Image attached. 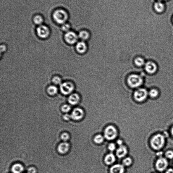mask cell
Instances as JSON below:
<instances>
[{
  "label": "cell",
  "instance_id": "e0dca14e",
  "mask_svg": "<svg viewBox=\"0 0 173 173\" xmlns=\"http://www.w3.org/2000/svg\"><path fill=\"white\" fill-rule=\"evenodd\" d=\"M78 37L83 41H87L89 39L90 35L88 31L83 30L79 32Z\"/></svg>",
  "mask_w": 173,
  "mask_h": 173
},
{
  "label": "cell",
  "instance_id": "603a6c76",
  "mask_svg": "<svg viewBox=\"0 0 173 173\" xmlns=\"http://www.w3.org/2000/svg\"><path fill=\"white\" fill-rule=\"evenodd\" d=\"M47 92L50 95L54 96L57 93L58 89L55 86H50L47 89Z\"/></svg>",
  "mask_w": 173,
  "mask_h": 173
},
{
  "label": "cell",
  "instance_id": "e575fe53",
  "mask_svg": "<svg viewBox=\"0 0 173 173\" xmlns=\"http://www.w3.org/2000/svg\"><path fill=\"white\" fill-rule=\"evenodd\" d=\"M165 173H173V169L169 168L165 171Z\"/></svg>",
  "mask_w": 173,
  "mask_h": 173
},
{
  "label": "cell",
  "instance_id": "4316f807",
  "mask_svg": "<svg viewBox=\"0 0 173 173\" xmlns=\"http://www.w3.org/2000/svg\"><path fill=\"white\" fill-rule=\"evenodd\" d=\"M165 158L167 159L172 160L173 159V151H168L165 153Z\"/></svg>",
  "mask_w": 173,
  "mask_h": 173
},
{
  "label": "cell",
  "instance_id": "6da1fadb",
  "mask_svg": "<svg viewBox=\"0 0 173 173\" xmlns=\"http://www.w3.org/2000/svg\"><path fill=\"white\" fill-rule=\"evenodd\" d=\"M165 138L164 135L158 134L152 137L151 140V148L156 151L160 150L164 146L165 143Z\"/></svg>",
  "mask_w": 173,
  "mask_h": 173
},
{
  "label": "cell",
  "instance_id": "9a60e30c",
  "mask_svg": "<svg viewBox=\"0 0 173 173\" xmlns=\"http://www.w3.org/2000/svg\"><path fill=\"white\" fill-rule=\"evenodd\" d=\"M125 172L124 166L120 164L114 165L110 169V173H124Z\"/></svg>",
  "mask_w": 173,
  "mask_h": 173
},
{
  "label": "cell",
  "instance_id": "d590c367",
  "mask_svg": "<svg viewBox=\"0 0 173 173\" xmlns=\"http://www.w3.org/2000/svg\"><path fill=\"white\" fill-rule=\"evenodd\" d=\"M117 143L118 144V145H119V146L123 145V141L122 140H118L117 141Z\"/></svg>",
  "mask_w": 173,
  "mask_h": 173
},
{
  "label": "cell",
  "instance_id": "30bf717a",
  "mask_svg": "<svg viewBox=\"0 0 173 173\" xmlns=\"http://www.w3.org/2000/svg\"><path fill=\"white\" fill-rule=\"evenodd\" d=\"M84 113L82 109L77 108L74 109L71 115V118L75 120H79L83 117Z\"/></svg>",
  "mask_w": 173,
  "mask_h": 173
},
{
  "label": "cell",
  "instance_id": "7a4b0ae2",
  "mask_svg": "<svg viewBox=\"0 0 173 173\" xmlns=\"http://www.w3.org/2000/svg\"><path fill=\"white\" fill-rule=\"evenodd\" d=\"M143 80L140 75L137 73H132L127 78V83L131 88L135 89L143 84Z\"/></svg>",
  "mask_w": 173,
  "mask_h": 173
},
{
  "label": "cell",
  "instance_id": "484cf974",
  "mask_svg": "<svg viewBox=\"0 0 173 173\" xmlns=\"http://www.w3.org/2000/svg\"><path fill=\"white\" fill-rule=\"evenodd\" d=\"M132 159L128 157L124 159L123 160V164L124 166H128L131 165L132 164Z\"/></svg>",
  "mask_w": 173,
  "mask_h": 173
},
{
  "label": "cell",
  "instance_id": "8992f818",
  "mask_svg": "<svg viewBox=\"0 0 173 173\" xmlns=\"http://www.w3.org/2000/svg\"><path fill=\"white\" fill-rule=\"evenodd\" d=\"M169 162L166 158L160 157L156 161L155 167L156 169L160 172L165 171L167 169Z\"/></svg>",
  "mask_w": 173,
  "mask_h": 173
},
{
  "label": "cell",
  "instance_id": "7402d4cb",
  "mask_svg": "<svg viewBox=\"0 0 173 173\" xmlns=\"http://www.w3.org/2000/svg\"><path fill=\"white\" fill-rule=\"evenodd\" d=\"M104 137L101 134H98L94 137L93 140L94 143L97 144H101L103 143L104 140Z\"/></svg>",
  "mask_w": 173,
  "mask_h": 173
},
{
  "label": "cell",
  "instance_id": "74e56055",
  "mask_svg": "<svg viewBox=\"0 0 173 173\" xmlns=\"http://www.w3.org/2000/svg\"></svg>",
  "mask_w": 173,
  "mask_h": 173
},
{
  "label": "cell",
  "instance_id": "ba28073f",
  "mask_svg": "<svg viewBox=\"0 0 173 173\" xmlns=\"http://www.w3.org/2000/svg\"><path fill=\"white\" fill-rule=\"evenodd\" d=\"M37 34L42 38H46L50 34V30L47 26L44 25H40L37 29Z\"/></svg>",
  "mask_w": 173,
  "mask_h": 173
},
{
  "label": "cell",
  "instance_id": "cb8c5ba5",
  "mask_svg": "<svg viewBox=\"0 0 173 173\" xmlns=\"http://www.w3.org/2000/svg\"><path fill=\"white\" fill-rule=\"evenodd\" d=\"M34 23L35 24L41 25L43 22V18L42 17L39 15H37L35 16L33 19Z\"/></svg>",
  "mask_w": 173,
  "mask_h": 173
},
{
  "label": "cell",
  "instance_id": "4fadbf2b",
  "mask_svg": "<svg viewBox=\"0 0 173 173\" xmlns=\"http://www.w3.org/2000/svg\"><path fill=\"white\" fill-rule=\"evenodd\" d=\"M81 98L79 94L77 93H73L71 94L69 97L68 101L71 105H75L80 102Z\"/></svg>",
  "mask_w": 173,
  "mask_h": 173
},
{
  "label": "cell",
  "instance_id": "2e32d148",
  "mask_svg": "<svg viewBox=\"0 0 173 173\" xmlns=\"http://www.w3.org/2000/svg\"><path fill=\"white\" fill-rule=\"evenodd\" d=\"M127 153V148L126 146L122 145L119 146L116 151V155L119 158H122L126 156Z\"/></svg>",
  "mask_w": 173,
  "mask_h": 173
},
{
  "label": "cell",
  "instance_id": "f1b7e54d",
  "mask_svg": "<svg viewBox=\"0 0 173 173\" xmlns=\"http://www.w3.org/2000/svg\"><path fill=\"white\" fill-rule=\"evenodd\" d=\"M70 28V25L67 23L64 24L62 25V30L67 32L69 31Z\"/></svg>",
  "mask_w": 173,
  "mask_h": 173
},
{
  "label": "cell",
  "instance_id": "ac0fdd59",
  "mask_svg": "<svg viewBox=\"0 0 173 173\" xmlns=\"http://www.w3.org/2000/svg\"><path fill=\"white\" fill-rule=\"evenodd\" d=\"M116 158L115 156L112 153H110L106 156L105 158V162L106 165H110L115 162Z\"/></svg>",
  "mask_w": 173,
  "mask_h": 173
},
{
  "label": "cell",
  "instance_id": "5bb4252c",
  "mask_svg": "<svg viewBox=\"0 0 173 173\" xmlns=\"http://www.w3.org/2000/svg\"><path fill=\"white\" fill-rule=\"evenodd\" d=\"M69 148V144L66 142H64L59 144L58 146V150L60 153L65 154L68 152Z\"/></svg>",
  "mask_w": 173,
  "mask_h": 173
},
{
  "label": "cell",
  "instance_id": "8d00e7d4",
  "mask_svg": "<svg viewBox=\"0 0 173 173\" xmlns=\"http://www.w3.org/2000/svg\"><path fill=\"white\" fill-rule=\"evenodd\" d=\"M159 1H166V0H159Z\"/></svg>",
  "mask_w": 173,
  "mask_h": 173
},
{
  "label": "cell",
  "instance_id": "f546056e",
  "mask_svg": "<svg viewBox=\"0 0 173 173\" xmlns=\"http://www.w3.org/2000/svg\"><path fill=\"white\" fill-rule=\"evenodd\" d=\"M53 83L55 84L59 85L61 84V80L60 77H54L52 80Z\"/></svg>",
  "mask_w": 173,
  "mask_h": 173
},
{
  "label": "cell",
  "instance_id": "7c38bea8",
  "mask_svg": "<svg viewBox=\"0 0 173 173\" xmlns=\"http://www.w3.org/2000/svg\"><path fill=\"white\" fill-rule=\"evenodd\" d=\"M75 49L78 53L84 54L87 51V44L83 41L78 42L76 45Z\"/></svg>",
  "mask_w": 173,
  "mask_h": 173
},
{
  "label": "cell",
  "instance_id": "ffe728a7",
  "mask_svg": "<svg viewBox=\"0 0 173 173\" xmlns=\"http://www.w3.org/2000/svg\"><path fill=\"white\" fill-rule=\"evenodd\" d=\"M134 63L137 67H140L145 65L144 59L140 56H137L134 59Z\"/></svg>",
  "mask_w": 173,
  "mask_h": 173
},
{
  "label": "cell",
  "instance_id": "8fae6325",
  "mask_svg": "<svg viewBox=\"0 0 173 173\" xmlns=\"http://www.w3.org/2000/svg\"><path fill=\"white\" fill-rule=\"evenodd\" d=\"M144 67L146 72L149 74H153L157 70V66L153 62L148 61L145 64Z\"/></svg>",
  "mask_w": 173,
  "mask_h": 173
},
{
  "label": "cell",
  "instance_id": "3957f363",
  "mask_svg": "<svg viewBox=\"0 0 173 173\" xmlns=\"http://www.w3.org/2000/svg\"><path fill=\"white\" fill-rule=\"evenodd\" d=\"M54 21L59 24L63 25L67 21L68 18L67 12L63 9H58L54 11L53 14Z\"/></svg>",
  "mask_w": 173,
  "mask_h": 173
},
{
  "label": "cell",
  "instance_id": "52a82bcc",
  "mask_svg": "<svg viewBox=\"0 0 173 173\" xmlns=\"http://www.w3.org/2000/svg\"><path fill=\"white\" fill-rule=\"evenodd\" d=\"M75 88L74 85L69 82L64 83L60 86L61 91L64 95H68L72 93Z\"/></svg>",
  "mask_w": 173,
  "mask_h": 173
},
{
  "label": "cell",
  "instance_id": "9c48e42d",
  "mask_svg": "<svg viewBox=\"0 0 173 173\" xmlns=\"http://www.w3.org/2000/svg\"><path fill=\"white\" fill-rule=\"evenodd\" d=\"M78 36L74 32L69 31L66 33L65 35V39L68 43L73 44L77 41Z\"/></svg>",
  "mask_w": 173,
  "mask_h": 173
},
{
  "label": "cell",
  "instance_id": "1f68e13d",
  "mask_svg": "<svg viewBox=\"0 0 173 173\" xmlns=\"http://www.w3.org/2000/svg\"><path fill=\"white\" fill-rule=\"evenodd\" d=\"M116 146L114 143H111L109 144L108 146L109 150L111 151H114L116 149Z\"/></svg>",
  "mask_w": 173,
  "mask_h": 173
},
{
  "label": "cell",
  "instance_id": "d4e9b609",
  "mask_svg": "<svg viewBox=\"0 0 173 173\" xmlns=\"http://www.w3.org/2000/svg\"><path fill=\"white\" fill-rule=\"evenodd\" d=\"M159 92L157 89H153L150 90L148 93L149 96L152 98H155L158 96Z\"/></svg>",
  "mask_w": 173,
  "mask_h": 173
},
{
  "label": "cell",
  "instance_id": "44dd1931",
  "mask_svg": "<svg viewBox=\"0 0 173 173\" xmlns=\"http://www.w3.org/2000/svg\"><path fill=\"white\" fill-rule=\"evenodd\" d=\"M155 10L158 13L162 12L165 9V6L162 2L159 1L156 2L154 4Z\"/></svg>",
  "mask_w": 173,
  "mask_h": 173
},
{
  "label": "cell",
  "instance_id": "d6986e66",
  "mask_svg": "<svg viewBox=\"0 0 173 173\" xmlns=\"http://www.w3.org/2000/svg\"><path fill=\"white\" fill-rule=\"evenodd\" d=\"M24 170L23 166L17 163L14 164L12 167V171L13 173H21Z\"/></svg>",
  "mask_w": 173,
  "mask_h": 173
},
{
  "label": "cell",
  "instance_id": "83f0119b",
  "mask_svg": "<svg viewBox=\"0 0 173 173\" xmlns=\"http://www.w3.org/2000/svg\"><path fill=\"white\" fill-rule=\"evenodd\" d=\"M61 110L63 112H68L70 110L71 107L69 105H63L62 107Z\"/></svg>",
  "mask_w": 173,
  "mask_h": 173
},
{
  "label": "cell",
  "instance_id": "277c9868",
  "mask_svg": "<svg viewBox=\"0 0 173 173\" xmlns=\"http://www.w3.org/2000/svg\"><path fill=\"white\" fill-rule=\"evenodd\" d=\"M148 94V91L145 89L140 88L134 91L133 98L137 102H143L147 98Z\"/></svg>",
  "mask_w": 173,
  "mask_h": 173
},
{
  "label": "cell",
  "instance_id": "4dcf8cb0",
  "mask_svg": "<svg viewBox=\"0 0 173 173\" xmlns=\"http://www.w3.org/2000/svg\"><path fill=\"white\" fill-rule=\"evenodd\" d=\"M69 138V135L67 133H64L61 135V139L64 142L67 141Z\"/></svg>",
  "mask_w": 173,
  "mask_h": 173
},
{
  "label": "cell",
  "instance_id": "d6a6232c",
  "mask_svg": "<svg viewBox=\"0 0 173 173\" xmlns=\"http://www.w3.org/2000/svg\"><path fill=\"white\" fill-rule=\"evenodd\" d=\"M37 170L34 167H31L28 170V173H36Z\"/></svg>",
  "mask_w": 173,
  "mask_h": 173
},
{
  "label": "cell",
  "instance_id": "836d02e7",
  "mask_svg": "<svg viewBox=\"0 0 173 173\" xmlns=\"http://www.w3.org/2000/svg\"><path fill=\"white\" fill-rule=\"evenodd\" d=\"M63 118L65 120H69L71 118V115L66 114L64 116Z\"/></svg>",
  "mask_w": 173,
  "mask_h": 173
},
{
  "label": "cell",
  "instance_id": "5b68a950",
  "mask_svg": "<svg viewBox=\"0 0 173 173\" xmlns=\"http://www.w3.org/2000/svg\"><path fill=\"white\" fill-rule=\"evenodd\" d=\"M117 129L112 125L106 127L104 132V137L109 140L115 139L117 136Z\"/></svg>",
  "mask_w": 173,
  "mask_h": 173
}]
</instances>
